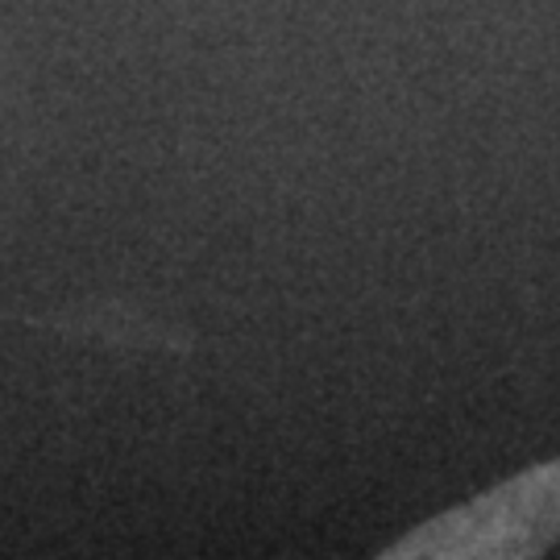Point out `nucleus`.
I'll return each mask as SVG.
<instances>
[{"label":"nucleus","instance_id":"1","mask_svg":"<svg viewBox=\"0 0 560 560\" xmlns=\"http://www.w3.org/2000/svg\"><path fill=\"white\" fill-rule=\"evenodd\" d=\"M560 536V460L502 481L478 502L411 532L390 557H540Z\"/></svg>","mask_w":560,"mask_h":560}]
</instances>
